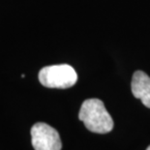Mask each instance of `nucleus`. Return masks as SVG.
Returning <instances> with one entry per match:
<instances>
[{
  "label": "nucleus",
  "mask_w": 150,
  "mask_h": 150,
  "mask_svg": "<svg viewBox=\"0 0 150 150\" xmlns=\"http://www.w3.org/2000/svg\"><path fill=\"white\" fill-rule=\"evenodd\" d=\"M79 118L92 133L107 134L113 129L112 118L99 99L85 100L81 107Z\"/></svg>",
  "instance_id": "obj_1"
},
{
  "label": "nucleus",
  "mask_w": 150,
  "mask_h": 150,
  "mask_svg": "<svg viewBox=\"0 0 150 150\" xmlns=\"http://www.w3.org/2000/svg\"><path fill=\"white\" fill-rule=\"evenodd\" d=\"M39 81L46 87L65 89L76 84L78 75L68 64L47 66L39 72Z\"/></svg>",
  "instance_id": "obj_2"
},
{
  "label": "nucleus",
  "mask_w": 150,
  "mask_h": 150,
  "mask_svg": "<svg viewBox=\"0 0 150 150\" xmlns=\"http://www.w3.org/2000/svg\"><path fill=\"white\" fill-rule=\"evenodd\" d=\"M31 138L35 150H61L62 148L58 132L46 123L34 124L31 128Z\"/></svg>",
  "instance_id": "obj_3"
},
{
  "label": "nucleus",
  "mask_w": 150,
  "mask_h": 150,
  "mask_svg": "<svg viewBox=\"0 0 150 150\" xmlns=\"http://www.w3.org/2000/svg\"><path fill=\"white\" fill-rule=\"evenodd\" d=\"M131 88L134 96L139 99L146 108H150V76L142 71L135 72Z\"/></svg>",
  "instance_id": "obj_4"
},
{
  "label": "nucleus",
  "mask_w": 150,
  "mask_h": 150,
  "mask_svg": "<svg viewBox=\"0 0 150 150\" xmlns=\"http://www.w3.org/2000/svg\"><path fill=\"white\" fill-rule=\"evenodd\" d=\"M146 150H150V146H148V147H147V149H146Z\"/></svg>",
  "instance_id": "obj_5"
}]
</instances>
